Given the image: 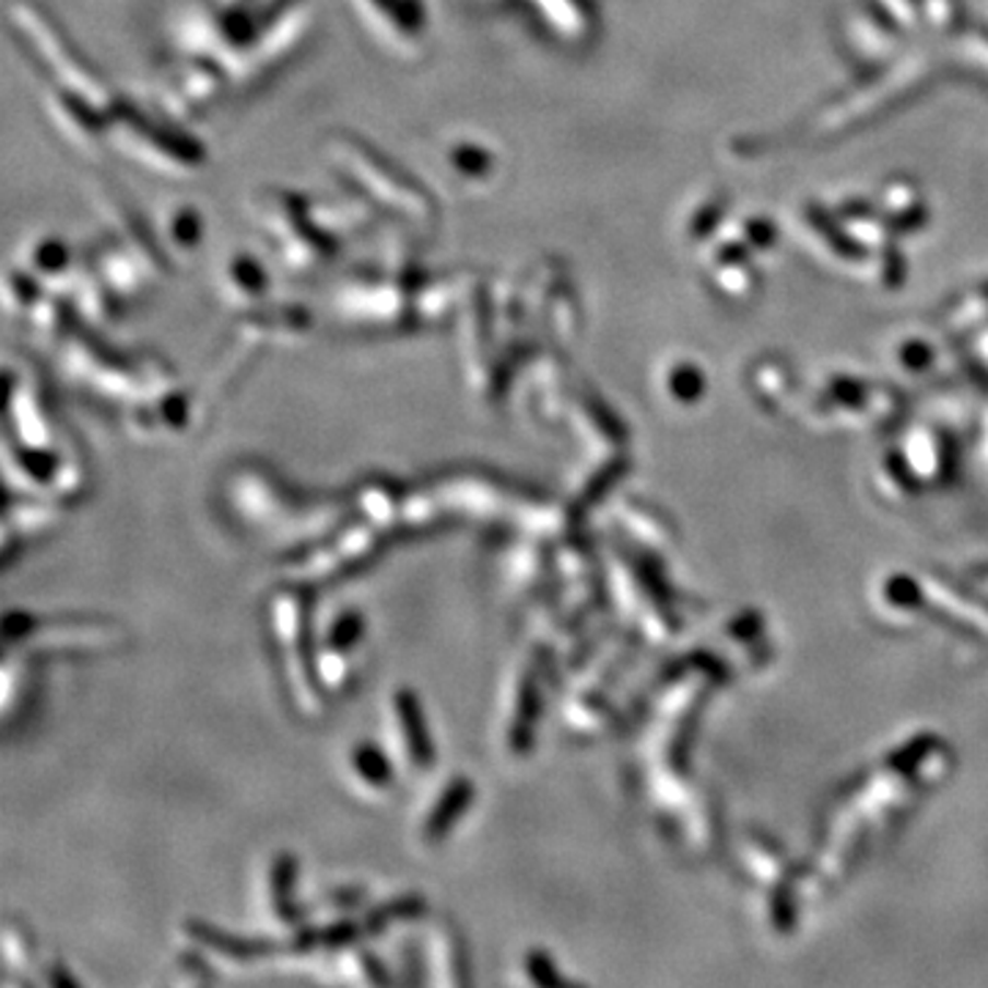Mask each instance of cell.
<instances>
[{
    "label": "cell",
    "mask_w": 988,
    "mask_h": 988,
    "mask_svg": "<svg viewBox=\"0 0 988 988\" xmlns=\"http://www.w3.org/2000/svg\"><path fill=\"white\" fill-rule=\"evenodd\" d=\"M130 646V632L110 618L61 615L34 618L14 646L31 662L39 659H91L118 654Z\"/></svg>",
    "instance_id": "obj_5"
},
{
    "label": "cell",
    "mask_w": 988,
    "mask_h": 988,
    "mask_svg": "<svg viewBox=\"0 0 988 988\" xmlns=\"http://www.w3.org/2000/svg\"><path fill=\"white\" fill-rule=\"evenodd\" d=\"M388 539L390 536H385L383 530L352 514L325 539L283 557L286 583L319 590L357 577L370 566H377L379 557L388 550Z\"/></svg>",
    "instance_id": "obj_4"
},
{
    "label": "cell",
    "mask_w": 988,
    "mask_h": 988,
    "mask_svg": "<svg viewBox=\"0 0 988 988\" xmlns=\"http://www.w3.org/2000/svg\"><path fill=\"white\" fill-rule=\"evenodd\" d=\"M390 717V739H393V758L407 775H426L437 764V748L434 736L428 730L423 703L410 686H401L390 695L388 703Z\"/></svg>",
    "instance_id": "obj_7"
},
{
    "label": "cell",
    "mask_w": 988,
    "mask_h": 988,
    "mask_svg": "<svg viewBox=\"0 0 988 988\" xmlns=\"http://www.w3.org/2000/svg\"><path fill=\"white\" fill-rule=\"evenodd\" d=\"M314 593L316 590L303 585L286 583L267 599V632L283 695L292 711L305 722L325 719L330 701L316 662Z\"/></svg>",
    "instance_id": "obj_2"
},
{
    "label": "cell",
    "mask_w": 988,
    "mask_h": 988,
    "mask_svg": "<svg viewBox=\"0 0 988 988\" xmlns=\"http://www.w3.org/2000/svg\"><path fill=\"white\" fill-rule=\"evenodd\" d=\"M423 964L426 983L439 986H467L470 983V955L464 937L450 917H434L423 937Z\"/></svg>",
    "instance_id": "obj_9"
},
{
    "label": "cell",
    "mask_w": 988,
    "mask_h": 988,
    "mask_svg": "<svg viewBox=\"0 0 988 988\" xmlns=\"http://www.w3.org/2000/svg\"><path fill=\"white\" fill-rule=\"evenodd\" d=\"M330 966L338 980L354 983V986H388V983L396 980L388 966L365 948L363 939L330 950Z\"/></svg>",
    "instance_id": "obj_16"
},
{
    "label": "cell",
    "mask_w": 988,
    "mask_h": 988,
    "mask_svg": "<svg viewBox=\"0 0 988 988\" xmlns=\"http://www.w3.org/2000/svg\"><path fill=\"white\" fill-rule=\"evenodd\" d=\"M220 503L242 533L272 544L283 557L325 539L354 514L349 494L299 489L261 464L228 470Z\"/></svg>",
    "instance_id": "obj_1"
},
{
    "label": "cell",
    "mask_w": 988,
    "mask_h": 988,
    "mask_svg": "<svg viewBox=\"0 0 988 988\" xmlns=\"http://www.w3.org/2000/svg\"><path fill=\"white\" fill-rule=\"evenodd\" d=\"M368 624L357 607L336 610L327 626L316 630V662L327 695L336 697L352 690L357 679V659L363 651Z\"/></svg>",
    "instance_id": "obj_6"
},
{
    "label": "cell",
    "mask_w": 988,
    "mask_h": 988,
    "mask_svg": "<svg viewBox=\"0 0 988 988\" xmlns=\"http://www.w3.org/2000/svg\"><path fill=\"white\" fill-rule=\"evenodd\" d=\"M536 714H539V670H536V659H530L528 668L514 679L508 708L503 711V744L511 755H525L530 750Z\"/></svg>",
    "instance_id": "obj_14"
},
{
    "label": "cell",
    "mask_w": 988,
    "mask_h": 988,
    "mask_svg": "<svg viewBox=\"0 0 988 988\" xmlns=\"http://www.w3.org/2000/svg\"><path fill=\"white\" fill-rule=\"evenodd\" d=\"M508 568V579H511L514 588H533L536 579H539V566H536V546L530 544H519L514 546V552L508 555L506 561Z\"/></svg>",
    "instance_id": "obj_18"
},
{
    "label": "cell",
    "mask_w": 988,
    "mask_h": 988,
    "mask_svg": "<svg viewBox=\"0 0 988 988\" xmlns=\"http://www.w3.org/2000/svg\"><path fill=\"white\" fill-rule=\"evenodd\" d=\"M346 775L354 791L377 802L396 791L401 769L393 753L383 750L374 741H357L346 753Z\"/></svg>",
    "instance_id": "obj_15"
},
{
    "label": "cell",
    "mask_w": 988,
    "mask_h": 988,
    "mask_svg": "<svg viewBox=\"0 0 988 988\" xmlns=\"http://www.w3.org/2000/svg\"><path fill=\"white\" fill-rule=\"evenodd\" d=\"M58 503L25 494H7V519H3V566H9L14 552L25 550L34 541L45 539L61 517Z\"/></svg>",
    "instance_id": "obj_10"
},
{
    "label": "cell",
    "mask_w": 988,
    "mask_h": 988,
    "mask_svg": "<svg viewBox=\"0 0 988 988\" xmlns=\"http://www.w3.org/2000/svg\"><path fill=\"white\" fill-rule=\"evenodd\" d=\"M349 503L357 517L383 530L390 539H399L401 506H404V486L388 475H365L349 492Z\"/></svg>",
    "instance_id": "obj_11"
},
{
    "label": "cell",
    "mask_w": 988,
    "mask_h": 988,
    "mask_svg": "<svg viewBox=\"0 0 988 988\" xmlns=\"http://www.w3.org/2000/svg\"><path fill=\"white\" fill-rule=\"evenodd\" d=\"M3 966H7V977L17 975L20 986H34V977H28V972L39 969L36 942L28 928L20 926V920H12V917L3 922Z\"/></svg>",
    "instance_id": "obj_17"
},
{
    "label": "cell",
    "mask_w": 988,
    "mask_h": 988,
    "mask_svg": "<svg viewBox=\"0 0 988 988\" xmlns=\"http://www.w3.org/2000/svg\"><path fill=\"white\" fill-rule=\"evenodd\" d=\"M445 514L459 522H475L483 528L544 533L552 528V511L517 483L489 470H443L423 481Z\"/></svg>",
    "instance_id": "obj_3"
},
{
    "label": "cell",
    "mask_w": 988,
    "mask_h": 988,
    "mask_svg": "<svg viewBox=\"0 0 988 988\" xmlns=\"http://www.w3.org/2000/svg\"><path fill=\"white\" fill-rule=\"evenodd\" d=\"M297 879L299 862L292 851H278L267 864L264 911L272 928L281 933L278 942L292 937L294 931H299L308 922V909L297 898Z\"/></svg>",
    "instance_id": "obj_8"
},
{
    "label": "cell",
    "mask_w": 988,
    "mask_h": 988,
    "mask_svg": "<svg viewBox=\"0 0 988 988\" xmlns=\"http://www.w3.org/2000/svg\"><path fill=\"white\" fill-rule=\"evenodd\" d=\"M185 937H187V944H192V948L214 955V958H220L223 964H234V966L259 964V961H267V958H272V955L281 953V944H278V939H245V937H236V933L220 931V928L207 926L203 920H187Z\"/></svg>",
    "instance_id": "obj_12"
},
{
    "label": "cell",
    "mask_w": 988,
    "mask_h": 988,
    "mask_svg": "<svg viewBox=\"0 0 988 988\" xmlns=\"http://www.w3.org/2000/svg\"><path fill=\"white\" fill-rule=\"evenodd\" d=\"M472 802H475V783L467 775H454L450 780L443 783V788L437 791V797L432 799V804L426 808V815L417 824V837H421L426 846H439V843L448 840L454 835L456 826L464 821V815L470 813Z\"/></svg>",
    "instance_id": "obj_13"
}]
</instances>
